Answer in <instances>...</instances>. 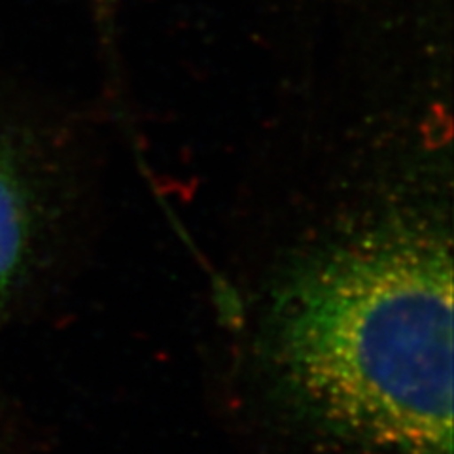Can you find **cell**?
Masks as SVG:
<instances>
[{
  "label": "cell",
  "instance_id": "obj_1",
  "mask_svg": "<svg viewBox=\"0 0 454 454\" xmlns=\"http://www.w3.org/2000/svg\"><path fill=\"white\" fill-rule=\"evenodd\" d=\"M269 348L290 402L364 454H452V255L439 225L394 216L282 280Z\"/></svg>",
  "mask_w": 454,
  "mask_h": 454
},
{
  "label": "cell",
  "instance_id": "obj_2",
  "mask_svg": "<svg viewBox=\"0 0 454 454\" xmlns=\"http://www.w3.org/2000/svg\"><path fill=\"white\" fill-rule=\"evenodd\" d=\"M28 240L25 195L16 175L0 161V292L16 278Z\"/></svg>",
  "mask_w": 454,
  "mask_h": 454
},
{
  "label": "cell",
  "instance_id": "obj_3",
  "mask_svg": "<svg viewBox=\"0 0 454 454\" xmlns=\"http://www.w3.org/2000/svg\"><path fill=\"white\" fill-rule=\"evenodd\" d=\"M97 3H110V0H97Z\"/></svg>",
  "mask_w": 454,
  "mask_h": 454
}]
</instances>
